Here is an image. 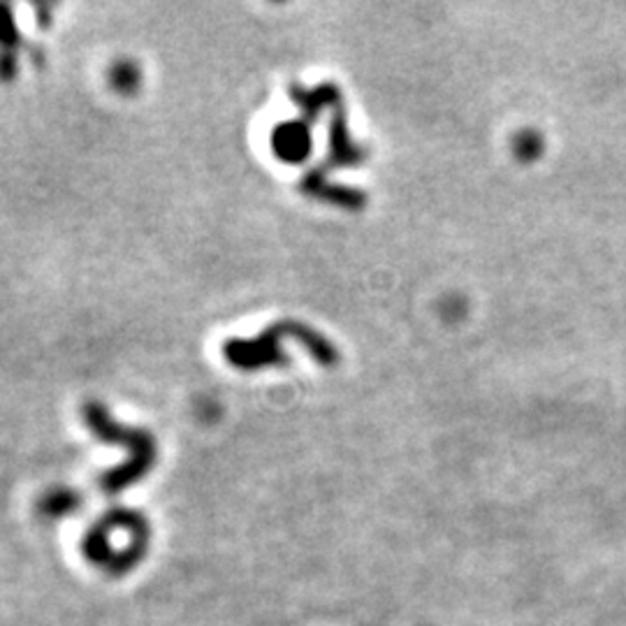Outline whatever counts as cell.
<instances>
[{
    "label": "cell",
    "mask_w": 626,
    "mask_h": 626,
    "mask_svg": "<svg viewBox=\"0 0 626 626\" xmlns=\"http://www.w3.org/2000/svg\"><path fill=\"white\" fill-rule=\"evenodd\" d=\"M84 420L89 424V430L98 439L112 441V443H123L125 448L131 450V460L125 462L123 466L105 473L103 481H100V488H103L107 494H119L125 488H131L133 483L144 479L148 469L154 466L156 443H154L152 434L144 432V430L125 428V424L114 422L103 404H86Z\"/></svg>",
    "instance_id": "6da1fadb"
},
{
    "label": "cell",
    "mask_w": 626,
    "mask_h": 626,
    "mask_svg": "<svg viewBox=\"0 0 626 626\" xmlns=\"http://www.w3.org/2000/svg\"><path fill=\"white\" fill-rule=\"evenodd\" d=\"M281 337H299L309 343L311 353L322 360V362H330L332 360V348L325 343L318 335H314L311 330H307L305 325H297V322H279L274 325L271 330L263 332V337L258 339H233L223 346V353L225 360L230 365L239 367V369H258V367H269V365H281L284 358L277 348V341Z\"/></svg>",
    "instance_id": "7a4b0ae2"
},
{
    "label": "cell",
    "mask_w": 626,
    "mask_h": 626,
    "mask_svg": "<svg viewBox=\"0 0 626 626\" xmlns=\"http://www.w3.org/2000/svg\"><path fill=\"white\" fill-rule=\"evenodd\" d=\"M274 154L281 161L299 163L309 156V131L302 123H284L277 125V131L271 135Z\"/></svg>",
    "instance_id": "3957f363"
},
{
    "label": "cell",
    "mask_w": 626,
    "mask_h": 626,
    "mask_svg": "<svg viewBox=\"0 0 626 626\" xmlns=\"http://www.w3.org/2000/svg\"><path fill=\"white\" fill-rule=\"evenodd\" d=\"M82 504V499L74 494L72 490H52L49 492L42 501H40V513L44 517H63V515H70L72 511H78Z\"/></svg>",
    "instance_id": "277c9868"
},
{
    "label": "cell",
    "mask_w": 626,
    "mask_h": 626,
    "mask_svg": "<svg viewBox=\"0 0 626 626\" xmlns=\"http://www.w3.org/2000/svg\"><path fill=\"white\" fill-rule=\"evenodd\" d=\"M110 82L116 91L129 95L140 86V68L133 61H119L110 72Z\"/></svg>",
    "instance_id": "5b68a950"
},
{
    "label": "cell",
    "mask_w": 626,
    "mask_h": 626,
    "mask_svg": "<svg viewBox=\"0 0 626 626\" xmlns=\"http://www.w3.org/2000/svg\"><path fill=\"white\" fill-rule=\"evenodd\" d=\"M19 42L17 38V27L12 21V10L10 6H0V44L14 47Z\"/></svg>",
    "instance_id": "8992f818"
}]
</instances>
